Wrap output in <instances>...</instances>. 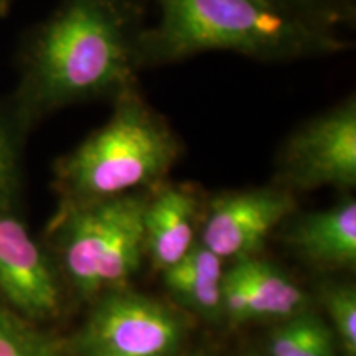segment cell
<instances>
[{"instance_id": "cell-8", "label": "cell", "mask_w": 356, "mask_h": 356, "mask_svg": "<svg viewBox=\"0 0 356 356\" xmlns=\"http://www.w3.org/2000/svg\"><path fill=\"white\" fill-rule=\"evenodd\" d=\"M0 293L30 322L55 318L60 287L55 270L19 218L0 213Z\"/></svg>"}, {"instance_id": "cell-9", "label": "cell", "mask_w": 356, "mask_h": 356, "mask_svg": "<svg viewBox=\"0 0 356 356\" xmlns=\"http://www.w3.org/2000/svg\"><path fill=\"white\" fill-rule=\"evenodd\" d=\"M198 198L186 186H162L144 211V251L157 270L184 259L195 244Z\"/></svg>"}, {"instance_id": "cell-21", "label": "cell", "mask_w": 356, "mask_h": 356, "mask_svg": "<svg viewBox=\"0 0 356 356\" xmlns=\"http://www.w3.org/2000/svg\"><path fill=\"white\" fill-rule=\"evenodd\" d=\"M251 356H261V355H251Z\"/></svg>"}, {"instance_id": "cell-14", "label": "cell", "mask_w": 356, "mask_h": 356, "mask_svg": "<svg viewBox=\"0 0 356 356\" xmlns=\"http://www.w3.org/2000/svg\"><path fill=\"white\" fill-rule=\"evenodd\" d=\"M0 356H68V345L0 304Z\"/></svg>"}, {"instance_id": "cell-18", "label": "cell", "mask_w": 356, "mask_h": 356, "mask_svg": "<svg viewBox=\"0 0 356 356\" xmlns=\"http://www.w3.org/2000/svg\"><path fill=\"white\" fill-rule=\"evenodd\" d=\"M12 2L13 0H0V17H3L8 10H10Z\"/></svg>"}, {"instance_id": "cell-15", "label": "cell", "mask_w": 356, "mask_h": 356, "mask_svg": "<svg viewBox=\"0 0 356 356\" xmlns=\"http://www.w3.org/2000/svg\"><path fill=\"white\" fill-rule=\"evenodd\" d=\"M323 305L343 356H356V291L348 284L323 289Z\"/></svg>"}, {"instance_id": "cell-5", "label": "cell", "mask_w": 356, "mask_h": 356, "mask_svg": "<svg viewBox=\"0 0 356 356\" xmlns=\"http://www.w3.org/2000/svg\"><path fill=\"white\" fill-rule=\"evenodd\" d=\"M186 332L178 312L122 287L101 297L66 345L78 356H175Z\"/></svg>"}, {"instance_id": "cell-6", "label": "cell", "mask_w": 356, "mask_h": 356, "mask_svg": "<svg viewBox=\"0 0 356 356\" xmlns=\"http://www.w3.org/2000/svg\"><path fill=\"white\" fill-rule=\"evenodd\" d=\"M279 177L286 188L322 186L348 190L356 185V102L312 119L293 132L280 155Z\"/></svg>"}, {"instance_id": "cell-19", "label": "cell", "mask_w": 356, "mask_h": 356, "mask_svg": "<svg viewBox=\"0 0 356 356\" xmlns=\"http://www.w3.org/2000/svg\"><path fill=\"white\" fill-rule=\"evenodd\" d=\"M279 2H282V3H287L289 2H314V0H279ZM317 2H320V0H317Z\"/></svg>"}, {"instance_id": "cell-3", "label": "cell", "mask_w": 356, "mask_h": 356, "mask_svg": "<svg viewBox=\"0 0 356 356\" xmlns=\"http://www.w3.org/2000/svg\"><path fill=\"white\" fill-rule=\"evenodd\" d=\"M180 155V142L132 88L109 121L61 157L55 186L61 203H88L157 185Z\"/></svg>"}, {"instance_id": "cell-2", "label": "cell", "mask_w": 356, "mask_h": 356, "mask_svg": "<svg viewBox=\"0 0 356 356\" xmlns=\"http://www.w3.org/2000/svg\"><path fill=\"white\" fill-rule=\"evenodd\" d=\"M159 6L157 26L142 35L136 50L154 63L203 51L287 60L341 48L322 22L279 0H159Z\"/></svg>"}, {"instance_id": "cell-20", "label": "cell", "mask_w": 356, "mask_h": 356, "mask_svg": "<svg viewBox=\"0 0 356 356\" xmlns=\"http://www.w3.org/2000/svg\"><path fill=\"white\" fill-rule=\"evenodd\" d=\"M190 356H210V355H204V353H195V355H190Z\"/></svg>"}, {"instance_id": "cell-16", "label": "cell", "mask_w": 356, "mask_h": 356, "mask_svg": "<svg viewBox=\"0 0 356 356\" xmlns=\"http://www.w3.org/2000/svg\"><path fill=\"white\" fill-rule=\"evenodd\" d=\"M221 307L222 318L228 320L229 325L238 327L251 322V299L241 259L236 261V264L229 270H225L222 275Z\"/></svg>"}, {"instance_id": "cell-12", "label": "cell", "mask_w": 356, "mask_h": 356, "mask_svg": "<svg viewBox=\"0 0 356 356\" xmlns=\"http://www.w3.org/2000/svg\"><path fill=\"white\" fill-rule=\"evenodd\" d=\"M251 320H287L307 309L309 299L286 273L257 257H244Z\"/></svg>"}, {"instance_id": "cell-11", "label": "cell", "mask_w": 356, "mask_h": 356, "mask_svg": "<svg viewBox=\"0 0 356 356\" xmlns=\"http://www.w3.org/2000/svg\"><path fill=\"white\" fill-rule=\"evenodd\" d=\"M222 275L221 257L195 243L184 259L163 270V284L181 309L208 322H220Z\"/></svg>"}, {"instance_id": "cell-13", "label": "cell", "mask_w": 356, "mask_h": 356, "mask_svg": "<svg viewBox=\"0 0 356 356\" xmlns=\"http://www.w3.org/2000/svg\"><path fill=\"white\" fill-rule=\"evenodd\" d=\"M333 332L315 312L305 309L284 320L269 338L270 356H337Z\"/></svg>"}, {"instance_id": "cell-1", "label": "cell", "mask_w": 356, "mask_h": 356, "mask_svg": "<svg viewBox=\"0 0 356 356\" xmlns=\"http://www.w3.org/2000/svg\"><path fill=\"white\" fill-rule=\"evenodd\" d=\"M136 50L109 0H66L40 25L22 55L13 102L19 127L53 111L131 88Z\"/></svg>"}, {"instance_id": "cell-4", "label": "cell", "mask_w": 356, "mask_h": 356, "mask_svg": "<svg viewBox=\"0 0 356 356\" xmlns=\"http://www.w3.org/2000/svg\"><path fill=\"white\" fill-rule=\"evenodd\" d=\"M149 195L134 191L97 202L61 203L51 229L65 273L83 299L126 287L144 254Z\"/></svg>"}, {"instance_id": "cell-7", "label": "cell", "mask_w": 356, "mask_h": 356, "mask_svg": "<svg viewBox=\"0 0 356 356\" xmlns=\"http://www.w3.org/2000/svg\"><path fill=\"white\" fill-rule=\"evenodd\" d=\"M297 203L287 188L228 191L211 200L202 228V241L225 259L254 257L267 236L293 215Z\"/></svg>"}, {"instance_id": "cell-17", "label": "cell", "mask_w": 356, "mask_h": 356, "mask_svg": "<svg viewBox=\"0 0 356 356\" xmlns=\"http://www.w3.org/2000/svg\"><path fill=\"white\" fill-rule=\"evenodd\" d=\"M17 184L15 144L6 119L0 115V207H6Z\"/></svg>"}, {"instance_id": "cell-10", "label": "cell", "mask_w": 356, "mask_h": 356, "mask_svg": "<svg viewBox=\"0 0 356 356\" xmlns=\"http://www.w3.org/2000/svg\"><path fill=\"white\" fill-rule=\"evenodd\" d=\"M286 241L300 257L322 269L356 264V202L345 198L327 210L300 216L289 226Z\"/></svg>"}]
</instances>
